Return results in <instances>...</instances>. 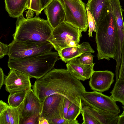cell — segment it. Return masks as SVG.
Returning <instances> with one entry per match:
<instances>
[{"label":"cell","mask_w":124,"mask_h":124,"mask_svg":"<svg viewBox=\"0 0 124 124\" xmlns=\"http://www.w3.org/2000/svg\"><path fill=\"white\" fill-rule=\"evenodd\" d=\"M36 95L43 102L47 97L60 94L68 98L82 108L81 96L86 91L80 80L65 69H53L32 85Z\"/></svg>","instance_id":"obj_1"},{"label":"cell","mask_w":124,"mask_h":124,"mask_svg":"<svg viewBox=\"0 0 124 124\" xmlns=\"http://www.w3.org/2000/svg\"><path fill=\"white\" fill-rule=\"evenodd\" d=\"M58 52L51 51L20 59H9L10 69L18 70L37 79L54 68L56 62L60 59Z\"/></svg>","instance_id":"obj_2"},{"label":"cell","mask_w":124,"mask_h":124,"mask_svg":"<svg viewBox=\"0 0 124 124\" xmlns=\"http://www.w3.org/2000/svg\"><path fill=\"white\" fill-rule=\"evenodd\" d=\"M53 30L47 20L36 16L25 18L23 15L17 18L13 39L22 41H47Z\"/></svg>","instance_id":"obj_3"},{"label":"cell","mask_w":124,"mask_h":124,"mask_svg":"<svg viewBox=\"0 0 124 124\" xmlns=\"http://www.w3.org/2000/svg\"><path fill=\"white\" fill-rule=\"evenodd\" d=\"M95 38L98 60H115L117 49L116 29L111 6L109 17L96 26Z\"/></svg>","instance_id":"obj_4"},{"label":"cell","mask_w":124,"mask_h":124,"mask_svg":"<svg viewBox=\"0 0 124 124\" xmlns=\"http://www.w3.org/2000/svg\"><path fill=\"white\" fill-rule=\"evenodd\" d=\"M9 59H20L51 51L54 48L47 41L44 42L22 41L14 40L8 45Z\"/></svg>","instance_id":"obj_5"},{"label":"cell","mask_w":124,"mask_h":124,"mask_svg":"<svg viewBox=\"0 0 124 124\" xmlns=\"http://www.w3.org/2000/svg\"><path fill=\"white\" fill-rule=\"evenodd\" d=\"M82 31L71 24L63 22L53 29L47 41L58 52L62 49L69 47L73 41L79 43Z\"/></svg>","instance_id":"obj_6"},{"label":"cell","mask_w":124,"mask_h":124,"mask_svg":"<svg viewBox=\"0 0 124 124\" xmlns=\"http://www.w3.org/2000/svg\"><path fill=\"white\" fill-rule=\"evenodd\" d=\"M65 12L64 22L86 32L88 27L87 13L82 0H61Z\"/></svg>","instance_id":"obj_7"},{"label":"cell","mask_w":124,"mask_h":124,"mask_svg":"<svg viewBox=\"0 0 124 124\" xmlns=\"http://www.w3.org/2000/svg\"><path fill=\"white\" fill-rule=\"evenodd\" d=\"M81 99L95 108L108 112L119 114L120 112L119 107L110 96L96 91H85L81 96Z\"/></svg>","instance_id":"obj_8"},{"label":"cell","mask_w":124,"mask_h":124,"mask_svg":"<svg viewBox=\"0 0 124 124\" xmlns=\"http://www.w3.org/2000/svg\"><path fill=\"white\" fill-rule=\"evenodd\" d=\"M65 98L56 94L46 97L43 102V109L39 116L43 117L48 121L64 118L63 110Z\"/></svg>","instance_id":"obj_9"},{"label":"cell","mask_w":124,"mask_h":124,"mask_svg":"<svg viewBox=\"0 0 124 124\" xmlns=\"http://www.w3.org/2000/svg\"><path fill=\"white\" fill-rule=\"evenodd\" d=\"M28 75L13 69H10L5 78L4 84L6 90L9 93L21 91H28L32 86Z\"/></svg>","instance_id":"obj_10"},{"label":"cell","mask_w":124,"mask_h":124,"mask_svg":"<svg viewBox=\"0 0 124 124\" xmlns=\"http://www.w3.org/2000/svg\"><path fill=\"white\" fill-rule=\"evenodd\" d=\"M114 74L108 70L94 71L89 81L91 89L101 93L108 90L114 82Z\"/></svg>","instance_id":"obj_11"},{"label":"cell","mask_w":124,"mask_h":124,"mask_svg":"<svg viewBox=\"0 0 124 124\" xmlns=\"http://www.w3.org/2000/svg\"><path fill=\"white\" fill-rule=\"evenodd\" d=\"M44 9L47 20L53 29L64 21L65 12L61 0H52Z\"/></svg>","instance_id":"obj_12"},{"label":"cell","mask_w":124,"mask_h":124,"mask_svg":"<svg viewBox=\"0 0 124 124\" xmlns=\"http://www.w3.org/2000/svg\"><path fill=\"white\" fill-rule=\"evenodd\" d=\"M21 105L23 118L30 116H40L42 111L43 102L39 100L31 89L27 92Z\"/></svg>","instance_id":"obj_13"},{"label":"cell","mask_w":124,"mask_h":124,"mask_svg":"<svg viewBox=\"0 0 124 124\" xmlns=\"http://www.w3.org/2000/svg\"><path fill=\"white\" fill-rule=\"evenodd\" d=\"M86 6L96 26L108 18L111 6L110 0H88Z\"/></svg>","instance_id":"obj_14"},{"label":"cell","mask_w":124,"mask_h":124,"mask_svg":"<svg viewBox=\"0 0 124 124\" xmlns=\"http://www.w3.org/2000/svg\"><path fill=\"white\" fill-rule=\"evenodd\" d=\"M95 63L92 65L82 63L77 57L70 61L66 64L67 70L77 79L83 81L89 79L94 71Z\"/></svg>","instance_id":"obj_15"},{"label":"cell","mask_w":124,"mask_h":124,"mask_svg":"<svg viewBox=\"0 0 124 124\" xmlns=\"http://www.w3.org/2000/svg\"><path fill=\"white\" fill-rule=\"evenodd\" d=\"M81 100L82 110L94 117L101 124H117L118 114L97 109Z\"/></svg>","instance_id":"obj_16"},{"label":"cell","mask_w":124,"mask_h":124,"mask_svg":"<svg viewBox=\"0 0 124 124\" xmlns=\"http://www.w3.org/2000/svg\"><path fill=\"white\" fill-rule=\"evenodd\" d=\"M87 52L93 53L94 51L88 42H84L76 46L64 48L58 53L60 59L66 63L80 57L82 54Z\"/></svg>","instance_id":"obj_17"},{"label":"cell","mask_w":124,"mask_h":124,"mask_svg":"<svg viewBox=\"0 0 124 124\" xmlns=\"http://www.w3.org/2000/svg\"><path fill=\"white\" fill-rule=\"evenodd\" d=\"M4 1L5 9L11 17L17 18L27 9L29 13L33 12L31 8V0H4Z\"/></svg>","instance_id":"obj_18"},{"label":"cell","mask_w":124,"mask_h":124,"mask_svg":"<svg viewBox=\"0 0 124 124\" xmlns=\"http://www.w3.org/2000/svg\"><path fill=\"white\" fill-rule=\"evenodd\" d=\"M110 93V96L116 101L120 102L124 106V80L118 79Z\"/></svg>","instance_id":"obj_19"},{"label":"cell","mask_w":124,"mask_h":124,"mask_svg":"<svg viewBox=\"0 0 124 124\" xmlns=\"http://www.w3.org/2000/svg\"><path fill=\"white\" fill-rule=\"evenodd\" d=\"M28 91H23L10 93L8 99V105L12 107L19 106L23 102Z\"/></svg>","instance_id":"obj_20"},{"label":"cell","mask_w":124,"mask_h":124,"mask_svg":"<svg viewBox=\"0 0 124 124\" xmlns=\"http://www.w3.org/2000/svg\"><path fill=\"white\" fill-rule=\"evenodd\" d=\"M21 104L16 107H11L8 105L7 108L10 124H20L23 119Z\"/></svg>","instance_id":"obj_21"},{"label":"cell","mask_w":124,"mask_h":124,"mask_svg":"<svg viewBox=\"0 0 124 124\" xmlns=\"http://www.w3.org/2000/svg\"><path fill=\"white\" fill-rule=\"evenodd\" d=\"M82 108L72 102L70 106L67 114V119L69 121L76 120V119L81 113Z\"/></svg>","instance_id":"obj_22"},{"label":"cell","mask_w":124,"mask_h":124,"mask_svg":"<svg viewBox=\"0 0 124 124\" xmlns=\"http://www.w3.org/2000/svg\"><path fill=\"white\" fill-rule=\"evenodd\" d=\"M87 19L89 29L88 35L89 37H92V33L93 31L96 32V23L94 18L92 16L88 8L86 6Z\"/></svg>","instance_id":"obj_23"},{"label":"cell","mask_w":124,"mask_h":124,"mask_svg":"<svg viewBox=\"0 0 124 124\" xmlns=\"http://www.w3.org/2000/svg\"><path fill=\"white\" fill-rule=\"evenodd\" d=\"M81 113L82 115L83 120L82 124H101L94 117L82 109Z\"/></svg>","instance_id":"obj_24"},{"label":"cell","mask_w":124,"mask_h":124,"mask_svg":"<svg viewBox=\"0 0 124 124\" xmlns=\"http://www.w3.org/2000/svg\"><path fill=\"white\" fill-rule=\"evenodd\" d=\"M91 53L87 52L82 54L79 58L80 61L82 64L85 65H92L93 64L94 56Z\"/></svg>","instance_id":"obj_25"},{"label":"cell","mask_w":124,"mask_h":124,"mask_svg":"<svg viewBox=\"0 0 124 124\" xmlns=\"http://www.w3.org/2000/svg\"><path fill=\"white\" fill-rule=\"evenodd\" d=\"M31 8L36 13V16H38L43 10L40 0H31Z\"/></svg>","instance_id":"obj_26"},{"label":"cell","mask_w":124,"mask_h":124,"mask_svg":"<svg viewBox=\"0 0 124 124\" xmlns=\"http://www.w3.org/2000/svg\"><path fill=\"white\" fill-rule=\"evenodd\" d=\"M49 124H79L77 120L69 121L65 118L54 119L48 121Z\"/></svg>","instance_id":"obj_27"},{"label":"cell","mask_w":124,"mask_h":124,"mask_svg":"<svg viewBox=\"0 0 124 124\" xmlns=\"http://www.w3.org/2000/svg\"><path fill=\"white\" fill-rule=\"evenodd\" d=\"M39 116L36 115L23 118L20 124H38V119Z\"/></svg>","instance_id":"obj_28"},{"label":"cell","mask_w":124,"mask_h":124,"mask_svg":"<svg viewBox=\"0 0 124 124\" xmlns=\"http://www.w3.org/2000/svg\"><path fill=\"white\" fill-rule=\"evenodd\" d=\"M118 79L124 80V47L122 51Z\"/></svg>","instance_id":"obj_29"},{"label":"cell","mask_w":124,"mask_h":124,"mask_svg":"<svg viewBox=\"0 0 124 124\" xmlns=\"http://www.w3.org/2000/svg\"><path fill=\"white\" fill-rule=\"evenodd\" d=\"M0 124H10L9 116L7 108L2 114L0 115Z\"/></svg>","instance_id":"obj_30"},{"label":"cell","mask_w":124,"mask_h":124,"mask_svg":"<svg viewBox=\"0 0 124 124\" xmlns=\"http://www.w3.org/2000/svg\"><path fill=\"white\" fill-rule=\"evenodd\" d=\"M0 58L1 59L8 54L9 47L8 45L0 42Z\"/></svg>","instance_id":"obj_31"},{"label":"cell","mask_w":124,"mask_h":124,"mask_svg":"<svg viewBox=\"0 0 124 124\" xmlns=\"http://www.w3.org/2000/svg\"><path fill=\"white\" fill-rule=\"evenodd\" d=\"M72 102L68 98H66L65 102L64 108V118L67 119V114L69 108Z\"/></svg>","instance_id":"obj_32"},{"label":"cell","mask_w":124,"mask_h":124,"mask_svg":"<svg viewBox=\"0 0 124 124\" xmlns=\"http://www.w3.org/2000/svg\"><path fill=\"white\" fill-rule=\"evenodd\" d=\"M8 105L2 101H0V115L2 114L6 109Z\"/></svg>","instance_id":"obj_33"},{"label":"cell","mask_w":124,"mask_h":124,"mask_svg":"<svg viewBox=\"0 0 124 124\" xmlns=\"http://www.w3.org/2000/svg\"><path fill=\"white\" fill-rule=\"evenodd\" d=\"M5 75L2 69L0 68V89H1L3 85L4 84Z\"/></svg>","instance_id":"obj_34"},{"label":"cell","mask_w":124,"mask_h":124,"mask_svg":"<svg viewBox=\"0 0 124 124\" xmlns=\"http://www.w3.org/2000/svg\"><path fill=\"white\" fill-rule=\"evenodd\" d=\"M124 124V113H123L118 116L117 124Z\"/></svg>","instance_id":"obj_35"},{"label":"cell","mask_w":124,"mask_h":124,"mask_svg":"<svg viewBox=\"0 0 124 124\" xmlns=\"http://www.w3.org/2000/svg\"><path fill=\"white\" fill-rule=\"evenodd\" d=\"M38 124H49L48 120L43 117H39L38 119Z\"/></svg>","instance_id":"obj_36"},{"label":"cell","mask_w":124,"mask_h":124,"mask_svg":"<svg viewBox=\"0 0 124 124\" xmlns=\"http://www.w3.org/2000/svg\"><path fill=\"white\" fill-rule=\"evenodd\" d=\"M43 10L52 0H40Z\"/></svg>","instance_id":"obj_37"},{"label":"cell","mask_w":124,"mask_h":124,"mask_svg":"<svg viewBox=\"0 0 124 124\" xmlns=\"http://www.w3.org/2000/svg\"><path fill=\"white\" fill-rule=\"evenodd\" d=\"M122 107L123 108V109H124V110H123V113H124V106H123Z\"/></svg>","instance_id":"obj_38"}]
</instances>
